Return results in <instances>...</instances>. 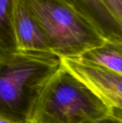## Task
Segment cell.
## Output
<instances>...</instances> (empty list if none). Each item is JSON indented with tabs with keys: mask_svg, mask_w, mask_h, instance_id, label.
Listing matches in <instances>:
<instances>
[{
	"mask_svg": "<svg viewBox=\"0 0 122 123\" xmlns=\"http://www.w3.org/2000/svg\"><path fill=\"white\" fill-rule=\"evenodd\" d=\"M90 123H122V122L119 120H116L115 118H113V117L109 116L107 117H105V118H103V119L99 120L97 121Z\"/></svg>",
	"mask_w": 122,
	"mask_h": 123,
	"instance_id": "obj_10",
	"label": "cell"
},
{
	"mask_svg": "<svg viewBox=\"0 0 122 123\" xmlns=\"http://www.w3.org/2000/svg\"><path fill=\"white\" fill-rule=\"evenodd\" d=\"M49 52L19 50L0 60V117L29 123L42 90L62 67Z\"/></svg>",
	"mask_w": 122,
	"mask_h": 123,
	"instance_id": "obj_1",
	"label": "cell"
},
{
	"mask_svg": "<svg viewBox=\"0 0 122 123\" xmlns=\"http://www.w3.org/2000/svg\"><path fill=\"white\" fill-rule=\"evenodd\" d=\"M15 1L0 0V60L18 50L14 30Z\"/></svg>",
	"mask_w": 122,
	"mask_h": 123,
	"instance_id": "obj_8",
	"label": "cell"
},
{
	"mask_svg": "<svg viewBox=\"0 0 122 123\" xmlns=\"http://www.w3.org/2000/svg\"><path fill=\"white\" fill-rule=\"evenodd\" d=\"M100 32L106 40L122 43V23L101 0H62Z\"/></svg>",
	"mask_w": 122,
	"mask_h": 123,
	"instance_id": "obj_5",
	"label": "cell"
},
{
	"mask_svg": "<svg viewBox=\"0 0 122 123\" xmlns=\"http://www.w3.org/2000/svg\"><path fill=\"white\" fill-rule=\"evenodd\" d=\"M40 26L52 53L75 58L106 40L86 19L62 0H20Z\"/></svg>",
	"mask_w": 122,
	"mask_h": 123,
	"instance_id": "obj_3",
	"label": "cell"
},
{
	"mask_svg": "<svg viewBox=\"0 0 122 123\" xmlns=\"http://www.w3.org/2000/svg\"><path fill=\"white\" fill-rule=\"evenodd\" d=\"M75 76L89 86L108 106L110 116L122 122V75L79 58H61Z\"/></svg>",
	"mask_w": 122,
	"mask_h": 123,
	"instance_id": "obj_4",
	"label": "cell"
},
{
	"mask_svg": "<svg viewBox=\"0 0 122 123\" xmlns=\"http://www.w3.org/2000/svg\"><path fill=\"white\" fill-rule=\"evenodd\" d=\"M0 123H15L10 121V120H8L5 118H3L1 117H0Z\"/></svg>",
	"mask_w": 122,
	"mask_h": 123,
	"instance_id": "obj_11",
	"label": "cell"
},
{
	"mask_svg": "<svg viewBox=\"0 0 122 123\" xmlns=\"http://www.w3.org/2000/svg\"><path fill=\"white\" fill-rule=\"evenodd\" d=\"M109 116L104 102L63 64L42 90L29 123H90Z\"/></svg>",
	"mask_w": 122,
	"mask_h": 123,
	"instance_id": "obj_2",
	"label": "cell"
},
{
	"mask_svg": "<svg viewBox=\"0 0 122 123\" xmlns=\"http://www.w3.org/2000/svg\"><path fill=\"white\" fill-rule=\"evenodd\" d=\"M77 58L122 75V43L106 40Z\"/></svg>",
	"mask_w": 122,
	"mask_h": 123,
	"instance_id": "obj_7",
	"label": "cell"
},
{
	"mask_svg": "<svg viewBox=\"0 0 122 123\" xmlns=\"http://www.w3.org/2000/svg\"><path fill=\"white\" fill-rule=\"evenodd\" d=\"M14 30L18 50L51 53L40 26L20 0L15 1Z\"/></svg>",
	"mask_w": 122,
	"mask_h": 123,
	"instance_id": "obj_6",
	"label": "cell"
},
{
	"mask_svg": "<svg viewBox=\"0 0 122 123\" xmlns=\"http://www.w3.org/2000/svg\"><path fill=\"white\" fill-rule=\"evenodd\" d=\"M122 23V0H101Z\"/></svg>",
	"mask_w": 122,
	"mask_h": 123,
	"instance_id": "obj_9",
	"label": "cell"
}]
</instances>
